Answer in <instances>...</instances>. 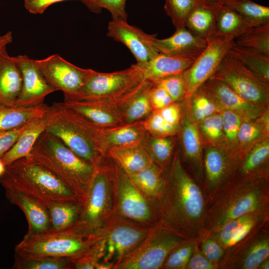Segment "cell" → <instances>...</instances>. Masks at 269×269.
I'll return each mask as SVG.
<instances>
[{
  "label": "cell",
  "instance_id": "6da1fadb",
  "mask_svg": "<svg viewBox=\"0 0 269 269\" xmlns=\"http://www.w3.org/2000/svg\"><path fill=\"white\" fill-rule=\"evenodd\" d=\"M163 190L155 199L157 222L187 240L204 234L208 201L178 153L164 171Z\"/></svg>",
  "mask_w": 269,
  "mask_h": 269
},
{
  "label": "cell",
  "instance_id": "7a4b0ae2",
  "mask_svg": "<svg viewBox=\"0 0 269 269\" xmlns=\"http://www.w3.org/2000/svg\"><path fill=\"white\" fill-rule=\"evenodd\" d=\"M269 178L230 180L208 203L204 234L251 212L269 213Z\"/></svg>",
  "mask_w": 269,
  "mask_h": 269
},
{
  "label": "cell",
  "instance_id": "3957f363",
  "mask_svg": "<svg viewBox=\"0 0 269 269\" xmlns=\"http://www.w3.org/2000/svg\"><path fill=\"white\" fill-rule=\"evenodd\" d=\"M29 156L58 177L83 202L94 177V165L46 130L38 138Z\"/></svg>",
  "mask_w": 269,
  "mask_h": 269
},
{
  "label": "cell",
  "instance_id": "277c9868",
  "mask_svg": "<svg viewBox=\"0 0 269 269\" xmlns=\"http://www.w3.org/2000/svg\"><path fill=\"white\" fill-rule=\"evenodd\" d=\"M0 184L4 189L25 194L46 206L53 202L81 201L62 180L29 156L6 166Z\"/></svg>",
  "mask_w": 269,
  "mask_h": 269
},
{
  "label": "cell",
  "instance_id": "5b68a950",
  "mask_svg": "<svg viewBox=\"0 0 269 269\" xmlns=\"http://www.w3.org/2000/svg\"><path fill=\"white\" fill-rule=\"evenodd\" d=\"M43 116L47 124L46 130L83 159L97 166L108 157L104 156L102 151L101 128L62 103H54L49 106Z\"/></svg>",
  "mask_w": 269,
  "mask_h": 269
},
{
  "label": "cell",
  "instance_id": "8992f818",
  "mask_svg": "<svg viewBox=\"0 0 269 269\" xmlns=\"http://www.w3.org/2000/svg\"><path fill=\"white\" fill-rule=\"evenodd\" d=\"M114 170V162L109 157L96 166L79 219L72 226L85 237H97L113 215Z\"/></svg>",
  "mask_w": 269,
  "mask_h": 269
},
{
  "label": "cell",
  "instance_id": "52a82bcc",
  "mask_svg": "<svg viewBox=\"0 0 269 269\" xmlns=\"http://www.w3.org/2000/svg\"><path fill=\"white\" fill-rule=\"evenodd\" d=\"M85 237L72 227L38 234L26 233L15 247V254L24 257H53L75 260L84 256L98 240Z\"/></svg>",
  "mask_w": 269,
  "mask_h": 269
},
{
  "label": "cell",
  "instance_id": "ba28073f",
  "mask_svg": "<svg viewBox=\"0 0 269 269\" xmlns=\"http://www.w3.org/2000/svg\"><path fill=\"white\" fill-rule=\"evenodd\" d=\"M114 164L113 214L146 226H153L157 222L155 199L146 196L127 173Z\"/></svg>",
  "mask_w": 269,
  "mask_h": 269
},
{
  "label": "cell",
  "instance_id": "9c48e42d",
  "mask_svg": "<svg viewBox=\"0 0 269 269\" xmlns=\"http://www.w3.org/2000/svg\"><path fill=\"white\" fill-rule=\"evenodd\" d=\"M186 240L157 222L141 243L113 269H161L172 250Z\"/></svg>",
  "mask_w": 269,
  "mask_h": 269
},
{
  "label": "cell",
  "instance_id": "30bf717a",
  "mask_svg": "<svg viewBox=\"0 0 269 269\" xmlns=\"http://www.w3.org/2000/svg\"><path fill=\"white\" fill-rule=\"evenodd\" d=\"M151 227L113 214L98 235L103 241L105 255L98 269H113L144 240Z\"/></svg>",
  "mask_w": 269,
  "mask_h": 269
},
{
  "label": "cell",
  "instance_id": "8fae6325",
  "mask_svg": "<svg viewBox=\"0 0 269 269\" xmlns=\"http://www.w3.org/2000/svg\"><path fill=\"white\" fill-rule=\"evenodd\" d=\"M145 81L135 64L125 70L111 73L93 70L75 95L64 98L68 101L110 100L121 97Z\"/></svg>",
  "mask_w": 269,
  "mask_h": 269
},
{
  "label": "cell",
  "instance_id": "7c38bea8",
  "mask_svg": "<svg viewBox=\"0 0 269 269\" xmlns=\"http://www.w3.org/2000/svg\"><path fill=\"white\" fill-rule=\"evenodd\" d=\"M225 83L246 100L267 109L269 84L227 53L212 77Z\"/></svg>",
  "mask_w": 269,
  "mask_h": 269
},
{
  "label": "cell",
  "instance_id": "4fadbf2b",
  "mask_svg": "<svg viewBox=\"0 0 269 269\" xmlns=\"http://www.w3.org/2000/svg\"><path fill=\"white\" fill-rule=\"evenodd\" d=\"M234 44L231 36H215L208 41L203 52L182 73L185 98H190L219 67L223 58Z\"/></svg>",
  "mask_w": 269,
  "mask_h": 269
},
{
  "label": "cell",
  "instance_id": "5bb4252c",
  "mask_svg": "<svg viewBox=\"0 0 269 269\" xmlns=\"http://www.w3.org/2000/svg\"><path fill=\"white\" fill-rule=\"evenodd\" d=\"M269 257V222L230 247L218 269H258Z\"/></svg>",
  "mask_w": 269,
  "mask_h": 269
},
{
  "label": "cell",
  "instance_id": "9a60e30c",
  "mask_svg": "<svg viewBox=\"0 0 269 269\" xmlns=\"http://www.w3.org/2000/svg\"><path fill=\"white\" fill-rule=\"evenodd\" d=\"M34 63L48 83L63 92L64 98L76 94L93 70L79 67L58 54L34 59Z\"/></svg>",
  "mask_w": 269,
  "mask_h": 269
},
{
  "label": "cell",
  "instance_id": "2e32d148",
  "mask_svg": "<svg viewBox=\"0 0 269 269\" xmlns=\"http://www.w3.org/2000/svg\"><path fill=\"white\" fill-rule=\"evenodd\" d=\"M236 158L221 147L206 148L203 156L202 188L208 201L232 178Z\"/></svg>",
  "mask_w": 269,
  "mask_h": 269
},
{
  "label": "cell",
  "instance_id": "e0dca14e",
  "mask_svg": "<svg viewBox=\"0 0 269 269\" xmlns=\"http://www.w3.org/2000/svg\"><path fill=\"white\" fill-rule=\"evenodd\" d=\"M22 77L19 96L13 106L31 107L43 103L45 98L56 90L51 86L36 67L34 59L26 55L13 57Z\"/></svg>",
  "mask_w": 269,
  "mask_h": 269
},
{
  "label": "cell",
  "instance_id": "ac0fdd59",
  "mask_svg": "<svg viewBox=\"0 0 269 269\" xmlns=\"http://www.w3.org/2000/svg\"><path fill=\"white\" fill-rule=\"evenodd\" d=\"M200 88L220 111H232L240 116L243 121L256 119L267 110L246 100L225 83L213 77L207 80Z\"/></svg>",
  "mask_w": 269,
  "mask_h": 269
},
{
  "label": "cell",
  "instance_id": "d6986e66",
  "mask_svg": "<svg viewBox=\"0 0 269 269\" xmlns=\"http://www.w3.org/2000/svg\"><path fill=\"white\" fill-rule=\"evenodd\" d=\"M107 36L124 44L137 61H147L159 52L152 43L156 34H149L127 21L112 20L108 27Z\"/></svg>",
  "mask_w": 269,
  "mask_h": 269
},
{
  "label": "cell",
  "instance_id": "ffe728a7",
  "mask_svg": "<svg viewBox=\"0 0 269 269\" xmlns=\"http://www.w3.org/2000/svg\"><path fill=\"white\" fill-rule=\"evenodd\" d=\"M268 222L269 213L251 212L232 219L206 234L214 239L226 251Z\"/></svg>",
  "mask_w": 269,
  "mask_h": 269
},
{
  "label": "cell",
  "instance_id": "44dd1931",
  "mask_svg": "<svg viewBox=\"0 0 269 269\" xmlns=\"http://www.w3.org/2000/svg\"><path fill=\"white\" fill-rule=\"evenodd\" d=\"M208 41L194 35L185 27L176 29L164 39L155 37L152 43L159 53L195 60L204 50Z\"/></svg>",
  "mask_w": 269,
  "mask_h": 269
},
{
  "label": "cell",
  "instance_id": "7402d4cb",
  "mask_svg": "<svg viewBox=\"0 0 269 269\" xmlns=\"http://www.w3.org/2000/svg\"><path fill=\"white\" fill-rule=\"evenodd\" d=\"M181 136L185 161L190 174L202 187L203 153L199 128L190 117L185 115L180 121Z\"/></svg>",
  "mask_w": 269,
  "mask_h": 269
},
{
  "label": "cell",
  "instance_id": "603a6c76",
  "mask_svg": "<svg viewBox=\"0 0 269 269\" xmlns=\"http://www.w3.org/2000/svg\"><path fill=\"white\" fill-rule=\"evenodd\" d=\"M269 140L265 138L238 156L231 180L269 178Z\"/></svg>",
  "mask_w": 269,
  "mask_h": 269
},
{
  "label": "cell",
  "instance_id": "cb8c5ba5",
  "mask_svg": "<svg viewBox=\"0 0 269 269\" xmlns=\"http://www.w3.org/2000/svg\"><path fill=\"white\" fill-rule=\"evenodd\" d=\"M5 196L18 206L27 220L29 234H38L50 230V222L46 206L36 199L20 192L4 189Z\"/></svg>",
  "mask_w": 269,
  "mask_h": 269
},
{
  "label": "cell",
  "instance_id": "d4e9b609",
  "mask_svg": "<svg viewBox=\"0 0 269 269\" xmlns=\"http://www.w3.org/2000/svg\"><path fill=\"white\" fill-rule=\"evenodd\" d=\"M147 134L143 121L110 128H101L103 153L108 156V152L111 149L141 144Z\"/></svg>",
  "mask_w": 269,
  "mask_h": 269
},
{
  "label": "cell",
  "instance_id": "484cf974",
  "mask_svg": "<svg viewBox=\"0 0 269 269\" xmlns=\"http://www.w3.org/2000/svg\"><path fill=\"white\" fill-rule=\"evenodd\" d=\"M22 84L21 71L5 48L0 52V106H13Z\"/></svg>",
  "mask_w": 269,
  "mask_h": 269
},
{
  "label": "cell",
  "instance_id": "4316f807",
  "mask_svg": "<svg viewBox=\"0 0 269 269\" xmlns=\"http://www.w3.org/2000/svg\"><path fill=\"white\" fill-rule=\"evenodd\" d=\"M194 60L167 55L159 53L151 59L137 66L144 80L150 82L182 73Z\"/></svg>",
  "mask_w": 269,
  "mask_h": 269
},
{
  "label": "cell",
  "instance_id": "83f0119b",
  "mask_svg": "<svg viewBox=\"0 0 269 269\" xmlns=\"http://www.w3.org/2000/svg\"><path fill=\"white\" fill-rule=\"evenodd\" d=\"M62 104L100 128L125 124L120 114L106 107L99 101H68Z\"/></svg>",
  "mask_w": 269,
  "mask_h": 269
},
{
  "label": "cell",
  "instance_id": "f1b7e54d",
  "mask_svg": "<svg viewBox=\"0 0 269 269\" xmlns=\"http://www.w3.org/2000/svg\"><path fill=\"white\" fill-rule=\"evenodd\" d=\"M219 7L207 6L198 2L187 16L185 27L194 35L209 41L215 37Z\"/></svg>",
  "mask_w": 269,
  "mask_h": 269
},
{
  "label": "cell",
  "instance_id": "f546056e",
  "mask_svg": "<svg viewBox=\"0 0 269 269\" xmlns=\"http://www.w3.org/2000/svg\"><path fill=\"white\" fill-rule=\"evenodd\" d=\"M43 116L33 119L14 145L2 156L1 159L5 166L29 155L38 138L46 129V122Z\"/></svg>",
  "mask_w": 269,
  "mask_h": 269
},
{
  "label": "cell",
  "instance_id": "4dcf8cb0",
  "mask_svg": "<svg viewBox=\"0 0 269 269\" xmlns=\"http://www.w3.org/2000/svg\"><path fill=\"white\" fill-rule=\"evenodd\" d=\"M108 156L127 173L139 171L153 163L141 144L111 149Z\"/></svg>",
  "mask_w": 269,
  "mask_h": 269
},
{
  "label": "cell",
  "instance_id": "1f68e13d",
  "mask_svg": "<svg viewBox=\"0 0 269 269\" xmlns=\"http://www.w3.org/2000/svg\"><path fill=\"white\" fill-rule=\"evenodd\" d=\"M269 113L267 110L259 118L243 121L237 136V156L258 142L268 138Z\"/></svg>",
  "mask_w": 269,
  "mask_h": 269
},
{
  "label": "cell",
  "instance_id": "d6a6232c",
  "mask_svg": "<svg viewBox=\"0 0 269 269\" xmlns=\"http://www.w3.org/2000/svg\"><path fill=\"white\" fill-rule=\"evenodd\" d=\"M48 108L43 103L31 107L0 106V132L15 129L42 117Z\"/></svg>",
  "mask_w": 269,
  "mask_h": 269
},
{
  "label": "cell",
  "instance_id": "836d02e7",
  "mask_svg": "<svg viewBox=\"0 0 269 269\" xmlns=\"http://www.w3.org/2000/svg\"><path fill=\"white\" fill-rule=\"evenodd\" d=\"M50 222V230L61 231L69 229L77 222L82 208V202L57 201L46 206Z\"/></svg>",
  "mask_w": 269,
  "mask_h": 269
},
{
  "label": "cell",
  "instance_id": "e575fe53",
  "mask_svg": "<svg viewBox=\"0 0 269 269\" xmlns=\"http://www.w3.org/2000/svg\"><path fill=\"white\" fill-rule=\"evenodd\" d=\"M127 174L148 198L155 199L161 194L165 183L163 171L155 163L139 171Z\"/></svg>",
  "mask_w": 269,
  "mask_h": 269
},
{
  "label": "cell",
  "instance_id": "d590c367",
  "mask_svg": "<svg viewBox=\"0 0 269 269\" xmlns=\"http://www.w3.org/2000/svg\"><path fill=\"white\" fill-rule=\"evenodd\" d=\"M253 27L232 8L225 5L219 8L215 36H231L235 38Z\"/></svg>",
  "mask_w": 269,
  "mask_h": 269
},
{
  "label": "cell",
  "instance_id": "8d00e7d4",
  "mask_svg": "<svg viewBox=\"0 0 269 269\" xmlns=\"http://www.w3.org/2000/svg\"><path fill=\"white\" fill-rule=\"evenodd\" d=\"M151 86L150 81L145 80L140 89L125 105L121 113L125 124L144 121L153 111L149 96Z\"/></svg>",
  "mask_w": 269,
  "mask_h": 269
},
{
  "label": "cell",
  "instance_id": "74e56055",
  "mask_svg": "<svg viewBox=\"0 0 269 269\" xmlns=\"http://www.w3.org/2000/svg\"><path fill=\"white\" fill-rule=\"evenodd\" d=\"M228 53L269 84V56L255 50L234 44Z\"/></svg>",
  "mask_w": 269,
  "mask_h": 269
},
{
  "label": "cell",
  "instance_id": "f35d334b",
  "mask_svg": "<svg viewBox=\"0 0 269 269\" xmlns=\"http://www.w3.org/2000/svg\"><path fill=\"white\" fill-rule=\"evenodd\" d=\"M141 145L154 163L163 171L167 169L171 161L174 148L171 136H153L147 133Z\"/></svg>",
  "mask_w": 269,
  "mask_h": 269
},
{
  "label": "cell",
  "instance_id": "ab89813d",
  "mask_svg": "<svg viewBox=\"0 0 269 269\" xmlns=\"http://www.w3.org/2000/svg\"><path fill=\"white\" fill-rule=\"evenodd\" d=\"M15 269H71L72 260L53 257H24L15 254Z\"/></svg>",
  "mask_w": 269,
  "mask_h": 269
},
{
  "label": "cell",
  "instance_id": "60d3db41",
  "mask_svg": "<svg viewBox=\"0 0 269 269\" xmlns=\"http://www.w3.org/2000/svg\"><path fill=\"white\" fill-rule=\"evenodd\" d=\"M234 43L269 56V23L252 27L234 38Z\"/></svg>",
  "mask_w": 269,
  "mask_h": 269
},
{
  "label": "cell",
  "instance_id": "b9f144b4",
  "mask_svg": "<svg viewBox=\"0 0 269 269\" xmlns=\"http://www.w3.org/2000/svg\"><path fill=\"white\" fill-rule=\"evenodd\" d=\"M228 6L238 12L254 27L269 23V7L268 6L250 0H240Z\"/></svg>",
  "mask_w": 269,
  "mask_h": 269
},
{
  "label": "cell",
  "instance_id": "7bdbcfd3",
  "mask_svg": "<svg viewBox=\"0 0 269 269\" xmlns=\"http://www.w3.org/2000/svg\"><path fill=\"white\" fill-rule=\"evenodd\" d=\"M224 135L225 149L237 157V136L243 120L237 113L230 110H221Z\"/></svg>",
  "mask_w": 269,
  "mask_h": 269
},
{
  "label": "cell",
  "instance_id": "ee69618b",
  "mask_svg": "<svg viewBox=\"0 0 269 269\" xmlns=\"http://www.w3.org/2000/svg\"><path fill=\"white\" fill-rule=\"evenodd\" d=\"M197 244V240H186L169 253L161 269H185Z\"/></svg>",
  "mask_w": 269,
  "mask_h": 269
},
{
  "label": "cell",
  "instance_id": "f6af8a7d",
  "mask_svg": "<svg viewBox=\"0 0 269 269\" xmlns=\"http://www.w3.org/2000/svg\"><path fill=\"white\" fill-rule=\"evenodd\" d=\"M197 0H165L164 9L176 29L185 27L187 16Z\"/></svg>",
  "mask_w": 269,
  "mask_h": 269
},
{
  "label": "cell",
  "instance_id": "bcb514c9",
  "mask_svg": "<svg viewBox=\"0 0 269 269\" xmlns=\"http://www.w3.org/2000/svg\"><path fill=\"white\" fill-rule=\"evenodd\" d=\"M203 135L213 146L223 144L224 135L221 112L215 113L199 122Z\"/></svg>",
  "mask_w": 269,
  "mask_h": 269
},
{
  "label": "cell",
  "instance_id": "7dc6e473",
  "mask_svg": "<svg viewBox=\"0 0 269 269\" xmlns=\"http://www.w3.org/2000/svg\"><path fill=\"white\" fill-rule=\"evenodd\" d=\"M146 132L150 135L157 137H168L175 135L179 127L167 123L158 111H153L143 121Z\"/></svg>",
  "mask_w": 269,
  "mask_h": 269
},
{
  "label": "cell",
  "instance_id": "c3c4849f",
  "mask_svg": "<svg viewBox=\"0 0 269 269\" xmlns=\"http://www.w3.org/2000/svg\"><path fill=\"white\" fill-rule=\"evenodd\" d=\"M194 119L198 122L215 113L220 112L216 104L199 88L190 97Z\"/></svg>",
  "mask_w": 269,
  "mask_h": 269
},
{
  "label": "cell",
  "instance_id": "681fc988",
  "mask_svg": "<svg viewBox=\"0 0 269 269\" xmlns=\"http://www.w3.org/2000/svg\"><path fill=\"white\" fill-rule=\"evenodd\" d=\"M151 82L163 88L173 102H178L185 98V86L182 73L170 76Z\"/></svg>",
  "mask_w": 269,
  "mask_h": 269
},
{
  "label": "cell",
  "instance_id": "f907efd6",
  "mask_svg": "<svg viewBox=\"0 0 269 269\" xmlns=\"http://www.w3.org/2000/svg\"><path fill=\"white\" fill-rule=\"evenodd\" d=\"M105 255V248L103 241L98 240L91 249L82 257L72 260L73 269H95L99 263L102 261Z\"/></svg>",
  "mask_w": 269,
  "mask_h": 269
},
{
  "label": "cell",
  "instance_id": "816d5d0a",
  "mask_svg": "<svg viewBox=\"0 0 269 269\" xmlns=\"http://www.w3.org/2000/svg\"><path fill=\"white\" fill-rule=\"evenodd\" d=\"M84 3L90 9H107L111 13L113 20L127 21L126 0H90Z\"/></svg>",
  "mask_w": 269,
  "mask_h": 269
},
{
  "label": "cell",
  "instance_id": "f5cc1de1",
  "mask_svg": "<svg viewBox=\"0 0 269 269\" xmlns=\"http://www.w3.org/2000/svg\"><path fill=\"white\" fill-rule=\"evenodd\" d=\"M197 243L203 255L210 262L218 266L225 254V250L214 239L207 234L199 238Z\"/></svg>",
  "mask_w": 269,
  "mask_h": 269
},
{
  "label": "cell",
  "instance_id": "db71d44e",
  "mask_svg": "<svg viewBox=\"0 0 269 269\" xmlns=\"http://www.w3.org/2000/svg\"><path fill=\"white\" fill-rule=\"evenodd\" d=\"M32 120L15 129L0 132V158L14 145L21 134L30 126Z\"/></svg>",
  "mask_w": 269,
  "mask_h": 269
},
{
  "label": "cell",
  "instance_id": "11a10c76",
  "mask_svg": "<svg viewBox=\"0 0 269 269\" xmlns=\"http://www.w3.org/2000/svg\"><path fill=\"white\" fill-rule=\"evenodd\" d=\"M149 96L153 111L159 110L174 102L170 96L163 88L152 83L149 89Z\"/></svg>",
  "mask_w": 269,
  "mask_h": 269
},
{
  "label": "cell",
  "instance_id": "9f6ffc18",
  "mask_svg": "<svg viewBox=\"0 0 269 269\" xmlns=\"http://www.w3.org/2000/svg\"><path fill=\"white\" fill-rule=\"evenodd\" d=\"M185 269H218V266L203 255L197 243Z\"/></svg>",
  "mask_w": 269,
  "mask_h": 269
},
{
  "label": "cell",
  "instance_id": "6f0895ef",
  "mask_svg": "<svg viewBox=\"0 0 269 269\" xmlns=\"http://www.w3.org/2000/svg\"><path fill=\"white\" fill-rule=\"evenodd\" d=\"M157 111L167 123L179 127L182 110L181 105L178 102H172Z\"/></svg>",
  "mask_w": 269,
  "mask_h": 269
},
{
  "label": "cell",
  "instance_id": "680465c9",
  "mask_svg": "<svg viewBox=\"0 0 269 269\" xmlns=\"http://www.w3.org/2000/svg\"><path fill=\"white\" fill-rule=\"evenodd\" d=\"M67 0H24L25 9L32 14H42L52 4ZM85 3L90 0H80Z\"/></svg>",
  "mask_w": 269,
  "mask_h": 269
},
{
  "label": "cell",
  "instance_id": "91938a15",
  "mask_svg": "<svg viewBox=\"0 0 269 269\" xmlns=\"http://www.w3.org/2000/svg\"><path fill=\"white\" fill-rule=\"evenodd\" d=\"M12 33L8 31L4 34L0 35V52L7 47V46L12 42Z\"/></svg>",
  "mask_w": 269,
  "mask_h": 269
},
{
  "label": "cell",
  "instance_id": "94428289",
  "mask_svg": "<svg viewBox=\"0 0 269 269\" xmlns=\"http://www.w3.org/2000/svg\"><path fill=\"white\" fill-rule=\"evenodd\" d=\"M200 3L204 5L218 8L223 4L221 0H197Z\"/></svg>",
  "mask_w": 269,
  "mask_h": 269
},
{
  "label": "cell",
  "instance_id": "6125c7cd",
  "mask_svg": "<svg viewBox=\"0 0 269 269\" xmlns=\"http://www.w3.org/2000/svg\"><path fill=\"white\" fill-rule=\"evenodd\" d=\"M269 269V257L265 259L259 265L258 269Z\"/></svg>",
  "mask_w": 269,
  "mask_h": 269
},
{
  "label": "cell",
  "instance_id": "be15d7a7",
  "mask_svg": "<svg viewBox=\"0 0 269 269\" xmlns=\"http://www.w3.org/2000/svg\"><path fill=\"white\" fill-rule=\"evenodd\" d=\"M6 166L4 165L2 160L0 158V177L4 173Z\"/></svg>",
  "mask_w": 269,
  "mask_h": 269
},
{
  "label": "cell",
  "instance_id": "e7e4bbea",
  "mask_svg": "<svg viewBox=\"0 0 269 269\" xmlns=\"http://www.w3.org/2000/svg\"><path fill=\"white\" fill-rule=\"evenodd\" d=\"M221 0L223 5L228 6L240 0Z\"/></svg>",
  "mask_w": 269,
  "mask_h": 269
}]
</instances>
